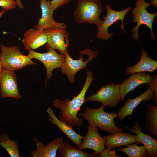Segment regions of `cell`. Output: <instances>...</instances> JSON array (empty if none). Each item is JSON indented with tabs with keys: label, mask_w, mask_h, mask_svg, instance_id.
<instances>
[{
	"label": "cell",
	"mask_w": 157,
	"mask_h": 157,
	"mask_svg": "<svg viewBox=\"0 0 157 157\" xmlns=\"http://www.w3.org/2000/svg\"><path fill=\"white\" fill-rule=\"evenodd\" d=\"M94 79L92 72L86 71L85 83L80 93L70 100L68 98L64 100L56 99L53 103V106L60 110L61 114L60 120L65 122L71 128L79 127L83 124L82 119L77 116L81 106L85 102V95L92 82Z\"/></svg>",
	"instance_id": "6da1fadb"
},
{
	"label": "cell",
	"mask_w": 157,
	"mask_h": 157,
	"mask_svg": "<svg viewBox=\"0 0 157 157\" xmlns=\"http://www.w3.org/2000/svg\"><path fill=\"white\" fill-rule=\"evenodd\" d=\"M104 107L102 105L100 107L96 109L88 107L79 115L87 121L88 124L99 127L103 131L111 134L122 132L124 130L117 126L114 122L118 112L106 113L104 110Z\"/></svg>",
	"instance_id": "7a4b0ae2"
},
{
	"label": "cell",
	"mask_w": 157,
	"mask_h": 157,
	"mask_svg": "<svg viewBox=\"0 0 157 157\" xmlns=\"http://www.w3.org/2000/svg\"><path fill=\"white\" fill-rule=\"evenodd\" d=\"M103 11L102 6L98 0H78L73 16L78 24L87 23L97 27L103 23L101 15Z\"/></svg>",
	"instance_id": "3957f363"
},
{
	"label": "cell",
	"mask_w": 157,
	"mask_h": 157,
	"mask_svg": "<svg viewBox=\"0 0 157 157\" xmlns=\"http://www.w3.org/2000/svg\"><path fill=\"white\" fill-rule=\"evenodd\" d=\"M1 58L4 69L11 71L21 70L27 65L36 64L28 55L23 54L20 49L16 45L8 47L0 46Z\"/></svg>",
	"instance_id": "277c9868"
},
{
	"label": "cell",
	"mask_w": 157,
	"mask_h": 157,
	"mask_svg": "<svg viewBox=\"0 0 157 157\" xmlns=\"http://www.w3.org/2000/svg\"><path fill=\"white\" fill-rule=\"evenodd\" d=\"M80 51V58L78 60L73 59L67 51L65 54V60L61 67L60 71L66 75L69 81L72 84L75 81V76L80 70L86 69L87 64L90 61L96 58L99 54L98 51L87 48Z\"/></svg>",
	"instance_id": "5b68a950"
},
{
	"label": "cell",
	"mask_w": 157,
	"mask_h": 157,
	"mask_svg": "<svg viewBox=\"0 0 157 157\" xmlns=\"http://www.w3.org/2000/svg\"><path fill=\"white\" fill-rule=\"evenodd\" d=\"M151 6L150 2L146 1V0H137L135 7L132 10L131 13L135 23H137L136 25L131 29L132 36L133 39L140 42L139 35L138 31L140 26L142 25H145L150 30L151 39H155L156 35L154 34L152 31V25L155 17L157 16V13H151L147 10Z\"/></svg>",
	"instance_id": "8992f818"
},
{
	"label": "cell",
	"mask_w": 157,
	"mask_h": 157,
	"mask_svg": "<svg viewBox=\"0 0 157 157\" xmlns=\"http://www.w3.org/2000/svg\"><path fill=\"white\" fill-rule=\"evenodd\" d=\"M47 52L44 53L37 52L32 50L29 51L28 54L31 59H37L45 66L47 70V76L44 83L46 86L48 80L52 77V72L56 69L61 67L65 60V54H58L55 49L46 46Z\"/></svg>",
	"instance_id": "52a82bcc"
},
{
	"label": "cell",
	"mask_w": 157,
	"mask_h": 157,
	"mask_svg": "<svg viewBox=\"0 0 157 157\" xmlns=\"http://www.w3.org/2000/svg\"><path fill=\"white\" fill-rule=\"evenodd\" d=\"M85 101H97L105 106L114 108L122 101L119 84L113 83L106 84L95 94L85 98Z\"/></svg>",
	"instance_id": "ba28073f"
},
{
	"label": "cell",
	"mask_w": 157,
	"mask_h": 157,
	"mask_svg": "<svg viewBox=\"0 0 157 157\" xmlns=\"http://www.w3.org/2000/svg\"><path fill=\"white\" fill-rule=\"evenodd\" d=\"M107 10L106 15L102 17L104 19L102 24L97 27V32L96 37L102 40H106L110 39L115 34L110 33L108 31V28L118 20L121 22L120 28L125 33L124 28L123 20L127 13L131 10V7L129 6L121 11L113 10L110 6L107 4L106 6Z\"/></svg>",
	"instance_id": "9c48e42d"
},
{
	"label": "cell",
	"mask_w": 157,
	"mask_h": 157,
	"mask_svg": "<svg viewBox=\"0 0 157 157\" xmlns=\"http://www.w3.org/2000/svg\"><path fill=\"white\" fill-rule=\"evenodd\" d=\"M0 88L2 98L12 97L18 100L22 97L19 91L15 71L4 69L0 75Z\"/></svg>",
	"instance_id": "30bf717a"
},
{
	"label": "cell",
	"mask_w": 157,
	"mask_h": 157,
	"mask_svg": "<svg viewBox=\"0 0 157 157\" xmlns=\"http://www.w3.org/2000/svg\"><path fill=\"white\" fill-rule=\"evenodd\" d=\"M50 1L39 0L41 15L37 24L34 25L35 28L41 31L49 28H66L64 23L57 22L54 19L53 12L50 9Z\"/></svg>",
	"instance_id": "8fae6325"
},
{
	"label": "cell",
	"mask_w": 157,
	"mask_h": 157,
	"mask_svg": "<svg viewBox=\"0 0 157 157\" xmlns=\"http://www.w3.org/2000/svg\"><path fill=\"white\" fill-rule=\"evenodd\" d=\"M105 142L104 138L98 132L97 127L88 124L87 134L78 147V149H91L94 151L93 154L97 157L105 147Z\"/></svg>",
	"instance_id": "7c38bea8"
},
{
	"label": "cell",
	"mask_w": 157,
	"mask_h": 157,
	"mask_svg": "<svg viewBox=\"0 0 157 157\" xmlns=\"http://www.w3.org/2000/svg\"><path fill=\"white\" fill-rule=\"evenodd\" d=\"M131 75L119 84V89L122 101H123L126 95L133 91L140 85L149 83L152 80V76L145 72L134 73Z\"/></svg>",
	"instance_id": "4fadbf2b"
},
{
	"label": "cell",
	"mask_w": 157,
	"mask_h": 157,
	"mask_svg": "<svg viewBox=\"0 0 157 157\" xmlns=\"http://www.w3.org/2000/svg\"><path fill=\"white\" fill-rule=\"evenodd\" d=\"M45 30L47 37L46 46L58 50L60 54H65L69 43L65 42L67 37L69 35L67 33L66 28H49Z\"/></svg>",
	"instance_id": "5bb4252c"
},
{
	"label": "cell",
	"mask_w": 157,
	"mask_h": 157,
	"mask_svg": "<svg viewBox=\"0 0 157 157\" xmlns=\"http://www.w3.org/2000/svg\"><path fill=\"white\" fill-rule=\"evenodd\" d=\"M21 42L28 51L34 50L47 43V37L45 30L31 28L26 30Z\"/></svg>",
	"instance_id": "9a60e30c"
},
{
	"label": "cell",
	"mask_w": 157,
	"mask_h": 157,
	"mask_svg": "<svg viewBox=\"0 0 157 157\" xmlns=\"http://www.w3.org/2000/svg\"><path fill=\"white\" fill-rule=\"evenodd\" d=\"M154 97L152 90L149 88L145 92L139 96L134 98H128L124 106L121 107L118 110L117 116L118 119L122 121L127 116H131L133 110L141 102L143 101H151Z\"/></svg>",
	"instance_id": "2e32d148"
},
{
	"label": "cell",
	"mask_w": 157,
	"mask_h": 157,
	"mask_svg": "<svg viewBox=\"0 0 157 157\" xmlns=\"http://www.w3.org/2000/svg\"><path fill=\"white\" fill-rule=\"evenodd\" d=\"M103 138L105 140V146L110 150L122 146H127L136 143L141 144L136 135H131L127 133L118 132Z\"/></svg>",
	"instance_id": "e0dca14e"
},
{
	"label": "cell",
	"mask_w": 157,
	"mask_h": 157,
	"mask_svg": "<svg viewBox=\"0 0 157 157\" xmlns=\"http://www.w3.org/2000/svg\"><path fill=\"white\" fill-rule=\"evenodd\" d=\"M133 133L135 134L140 142L146 148L147 157H157V140L154 138L148 133L145 134L142 131V128L139 122H135V125L131 128L126 127Z\"/></svg>",
	"instance_id": "ac0fdd59"
},
{
	"label": "cell",
	"mask_w": 157,
	"mask_h": 157,
	"mask_svg": "<svg viewBox=\"0 0 157 157\" xmlns=\"http://www.w3.org/2000/svg\"><path fill=\"white\" fill-rule=\"evenodd\" d=\"M63 137L56 138L45 146L41 141H37L36 149L31 151L30 153L33 157H56L58 148L63 142Z\"/></svg>",
	"instance_id": "d6986e66"
},
{
	"label": "cell",
	"mask_w": 157,
	"mask_h": 157,
	"mask_svg": "<svg viewBox=\"0 0 157 157\" xmlns=\"http://www.w3.org/2000/svg\"><path fill=\"white\" fill-rule=\"evenodd\" d=\"M141 58L135 65L127 67L125 70L126 75L147 71L152 73L157 70V61L151 58L144 50H141Z\"/></svg>",
	"instance_id": "ffe728a7"
},
{
	"label": "cell",
	"mask_w": 157,
	"mask_h": 157,
	"mask_svg": "<svg viewBox=\"0 0 157 157\" xmlns=\"http://www.w3.org/2000/svg\"><path fill=\"white\" fill-rule=\"evenodd\" d=\"M47 112L50 117L48 118L49 121L51 124L58 127L78 147H79L84 137L77 134L72 129V128L69 126L65 122L58 119L51 108L48 107Z\"/></svg>",
	"instance_id": "44dd1931"
},
{
	"label": "cell",
	"mask_w": 157,
	"mask_h": 157,
	"mask_svg": "<svg viewBox=\"0 0 157 157\" xmlns=\"http://www.w3.org/2000/svg\"><path fill=\"white\" fill-rule=\"evenodd\" d=\"M147 107L145 128L148 133L157 140V106L148 104Z\"/></svg>",
	"instance_id": "7402d4cb"
},
{
	"label": "cell",
	"mask_w": 157,
	"mask_h": 157,
	"mask_svg": "<svg viewBox=\"0 0 157 157\" xmlns=\"http://www.w3.org/2000/svg\"><path fill=\"white\" fill-rule=\"evenodd\" d=\"M58 157H97L93 153L83 152L73 147L68 141L63 142L58 148Z\"/></svg>",
	"instance_id": "603a6c76"
},
{
	"label": "cell",
	"mask_w": 157,
	"mask_h": 157,
	"mask_svg": "<svg viewBox=\"0 0 157 157\" xmlns=\"http://www.w3.org/2000/svg\"><path fill=\"white\" fill-rule=\"evenodd\" d=\"M0 146L3 147L11 157H20L19 146L17 141L10 139L7 133L0 135Z\"/></svg>",
	"instance_id": "cb8c5ba5"
},
{
	"label": "cell",
	"mask_w": 157,
	"mask_h": 157,
	"mask_svg": "<svg viewBox=\"0 0 157 157\" xmlns=\"http://www.w3.org/2000/svg\"><path fill=\"white\" fill-rule=\"evenodd\" d=\"M138 143L130 144L125 148H120L117 151L126 154L129 157H146L147 153L144 146H139Z\"/></svg>",
	"instance_id": "d4e9b609"
},
{
	"label": "cell",
	"mask_w": 157,
	"mask_h": 157,
	"mask_svg": "<svg viewBox=\"0 0 157 157\" xmlns=\"http://www.w3.org/2000/svg\"><path fill=\"white\" fill-rule=\"evenodd\" d=\"M152 80L149 83L147 84V88H150L152 90L154 97L153 99L154 105L157 106V74L152 76Z\"/></svg>",
	"instance_id": "484cf974"
},
{
	"label": "cell",
	"mask_w": 157,
	"mask_h": 157,
	"mask_svg": "<svg viewBox=\"0 0 157 157\" xmlns=\"http://www.w3.org/2000/svg\"><path fill=\"white\" fill-rule=\"evenodd\" d=\"M16 5L15 0H0V6L6 11L16 8Z\"/></svg>",
	"instance_id": "4316f807"
},
{
	"label": "cell",
	"mask_w": 157,
	"mask_h": 157,
	"mask_svg": "<svg viewBox=\"0 0 157 157\" xmlns=\"http://www.w3.org/2000/svg\"><path fill=\"white\" fill-rule=\"evenodd\" d=\"M72 0H51L50 1V9L53 12L62 5L68 4Z\"/></svg>",
	"instance_id": "83f0119b"
},
{
	"label": "cell",
	"mask_w": 157,
	"mask_h": 157,
	"mask_svg": "<svg viewBox=\"0 0 157 157\" xmlns=\"http://www.w3.org/2000/svg\"><path fill=\"white\" fill-rule=\"evenodd\" d=\"M99 157H121L120 155L116 154L115 151L110 150L104 147V149L100 152Z\"/></svg>",
	"instance_id": "f1b7e54d"
},
{
	"label": "cell",
	"mask_w": 157,
	"mask_h": 157,
	"mask_svg": "<svg viewBox=\"0 0 157 157\" xmlns=\"http://www.w3.org/2000/svg\"><path fill=\"white\" fill-rule=\"evenodd\" d=\"M16 1V4L18 7L19 8L22 9L24 8V6L22 3L21 1L20 0H15Z\"/></svg>",
	"instance_id": "f546056e"
},
{
	"label": "cell",
	"mask_w": 157,
	"mask_h": 157,
	"mask_svg": "<svg viewBox=\"0 0 157 157\" xmlns=\"http://www.w3.org/2000/svg\"><path fill=\"white\" fill-rule=\"evenodd\" d=\"M151 5H152L155 7L157 6V0H151L150 2Z\"/></svg>",
	"instance_id": "4dcf8cb0"
},
{
	"label": "cell",
	"mask_w": 157,
	"mask_h": 157,
	"mask_svg": "<svg viewBox=\"0 0 157 157\" xmlns=\"http://www.w3.org/2000/svg\"><path fill=\"white\" fill-rule=\"evenodd\" d=\"M4 69V68L1 61V54L0 53V75Z\"/></svg>",
	"instance_id": "1f68e13d"
},
{
	"label": "cell",
	"mask_w": 157,
	"mask_h": 157,
	"mask_svg": "<svg viewBox=\"0 0 157 157\" xmlns=\"http://www.w3.org/2000/svg\"><path fill=\"white\" fill-rule=\"evenodd\" d=\"M6 11L3 9L0 12V19L3 14L5 13Z\"/></svg>",
	"instance_id": "d6a6232c"
},
{
	"label": "cell",
	"mask_w": 157,
	"mask_h": 157,
	"mask_svg": "<svg viewBox=\"0 0 157 157\" xmlns=\"http://www.w3.org/2000/svg\"></svg>",
	"instance_id": "836d02e7"
}]
</instances>
